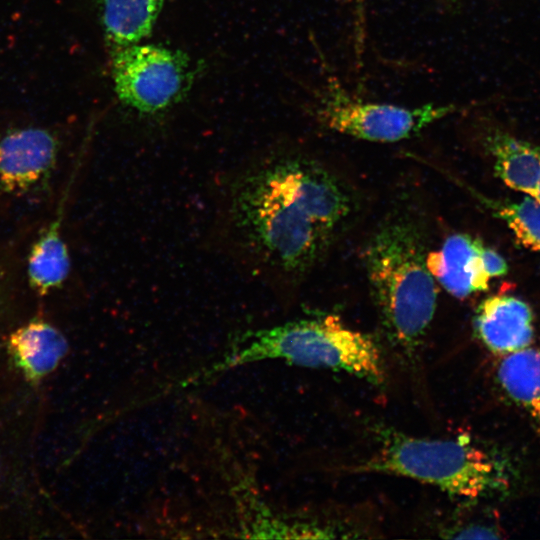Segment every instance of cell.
I'll use <instances>...</instances> for the list:
<instances>
[{"label": "cell", "mask_w": 540, "mask_h": 540, "mask_svg": "<svg viewBox=\"0 0 540 540\" xmlns=\"http://www.w3.org/2000/svg\"><path fill=\"white\" fill-rule=\"evenodd\" d=\"M342 186L296 154L254 156L222 185L216 228L248 272L294 278L308 270L350 212Z\"/></svg>", "instance_id": "6da1fadb"}, {"label": "cell", "mask_w": 540, "mask_h": 540, "mask_svg": "<svg viewBox=\"0 0 540 540\" xmlns=\"http://www.w3.org/2000/svg\"><path fill=\"white\" fill-rule=\"evenodd\" d=\"M532 198H534L536 201H538L540 203V174H539V177H538L536 190H535L534 196Z\"/></svg>", "instance_id": "e0dca14e"}, {"label": "cell", "mask_w": 540, "mask_h": 540, "mask_svg": "<svg viewBox=\"0 0 540 540\" xmlns=\"http://www.w3.org/2000/svg\"><path fill=\"white\" fill-rule=\"evenodd\" d=\"M454 104L406 107L356 97L335 77L312 89L308 109L325 128L356 139L393 143L416 136L457 111Z\"/></svg>", "instance_id": "5b68a950"}, {"label": "cell", "mask_w": 540, "mask_h": 540, "mask_svg": "<svg viewBox=\"0 0 540 540\" xmlns=\"http://www.w3.org/2000/svg\"><path fill=\"white\" fill-rule=\"evenodd\" d=\"M365 43V0H354V47L364 48Z\"/></svg>", "instance_id": "2e32d148"}, {"label": "cell", "mask_w": 540, "mask_h": 540, "mask_svg": "<svg viewBox=\"0 0 540 540\" xmlns=\"http://www.w3.org/2000/svg\"><path fill=\"white\" fill-rule=\"evenodd\" d=\"M59 213L34 243L27 263V275L32 289L47 294L62 284L70 272V257L61 231Z\"/></svg>", "instance_id": "4fadbf2b"}, {"label": "cell", "mask_w": 540, "mask_h": 540, "mask_svg": "<svg viewBox=\"0 0 540 540\" xmlns=\"http://www.w3.org/2000/svg\"><path fill=\"white\" fill-rule=\"evenodd\" d=\"M483 248L479 239L467 234H453L439 250L427 253V267L448 293L464 299L489 287L491 278L484 267Z\"/></svg>", "instance_id": "ba28073f"}, {"label": "cell", "mask_w": 540, "mask_h": 540, "mask_svg": "<svg viewBox=\"0 0 540 540\" xmlns=\"http://www.w3.org/2000/svg\"><path fill=\"white\" fill-rule=\"evenodd\" d=\"M518 241L540 255V203L530 196L518 201H499L477 195Z\"/></svg>", "instance_id": "9a60e30c"}, {"label": "cell", "mask_w": 540, "mask_h": 540, "mask_svg": "<svg viewBox=\"0 0 540 540\" xmlns=\"http://www.w3.org/2000/svg\"><path fill=\"white\" fill-rule=\"evenodd\" d=\"M416 223L395 217L382 224L365 251L368 280L383 325L407 352L422 342L437 304L436 281L426 263Z\"/></svg>", "instance_id": "7a4b0ae2"}, {"label": "cell", "mask_w": 540, "mask_h": 540, "mask_svg": "<svg viewBox=\"0 0 540 540\" xmlns=\"http://www.w3.org/2000/svg\"><path fill=\"white\" fill-rule=\"evenodd\" d=\"M163 4L164 0H102V24L111 49L148 37Z\"/></svg>", "instance_id": "7c38bea8"}, {"label": "cell", "mask_w": 540, "mask_h": 540, "mask_svg": "<svg viewBox=\"0 0 540 540\" xmlns=\"http://www.w3.org/2000/svg\"><path fill=\"white\" fill-rule=\"evenodd\" d=\"M486 147L497 177L510 189L533 197L540 174V149L500 131L486 137Z\"/></svg>", "instance_id": "8fae6325"}, {"label": "cell", "mask_w": 540, "mask_h": 540, "mask_svg": "<svg viewBox=\"0 0 540 540\" xmlns=\"http://www.w3.org/2000/svg\"><path fill=\"white\" fill-rule=\"evenodd\" d=\"M474 327L493 353L507 355L529 346L534 334L529 305L513 295H492L477 307Z\"/></svg>", "instance_id": "9c48e42d"}, {"label": "cell", "mask_w": 540, "mask_h": 540, "mask_svg": "<svg viewBox=\"0 0 540 540\" xmlns=\"http://www.w3.org/2000/svg\"><path fill=\"white\" fill-rule=\"evenodd\" d=\"M497 378L509 398L540 428V350L526 347L504 355Z\"/></svg>", "instance_id": "5bb4252c"}, {"label": "cell", "mask_w": 540, "mask_h": 540, "mask_svg": "<svg viewBox=\"0 0 540 540\" xmlns=\"http://www.w3.org/2000/svg\"><path fill=\"white\" fill-rule=\"evenodd\" d=\"M337 470L402 476L467 499L504 492L510 483L505 463L469 440L419 438L397 431L385 432L368 457Z\"/></svg>", "instance_id": "3957f363"}, {"label": "cell", "mask_w": 540, "mask_h": 540, "mask_svg": "<svg viewBox=\"0 0 540 540\" xmlns=\"http://www.w3.org/2000/svg\"><path fill=\"white\" fill-rule=\"evenodd\" d=\"M266 358L304 367L343 370L375 384L384 379L375 342L334 315L295 320L258 331L228 357L225 365Z\"/></svg>", "instance_id": "277c9868"}, {"label": "cell", "mask_w": 540, "mask_h": 540, "mask_svg": "<svg viewBox=\"0 0 540 540\" xmlns=\"http://www.w3.org/2000/svg\"><path fill=\"white\" fill-rule=\"evenodd\" d=\"M8 348L25 376L37 381L56 368L67 353L68 343L57 328L37 320L14 331Z\"/></svg>", "instance_id": "30bf717a"}, {"label": "cell", "mask_w": 540, "mask_h": 540, "mask_svg": "<svg viewBox=\"0 0 540 540\" xmlns=\"http://www.w3.org/2000/svg\"><path fill=\"white\" fill-rule=\"evenodd\" d=\"M59 145L40 127L9 129L0 134V188L26 193L42 185L53 172Z\"/></svg>", "instance_id": "52a82bcc"}, {"label": "cell", "mask_w": 540, "mask_h": 540, "mask_svg": "<svg viewBox=\"0 0 540 540\" xmlns=\"http://www.w3.org/2000/svg\"><path fill=\"white\" fill-rule=\"evenodd\" d=\"M111 74L118 99L143 116L159 115L180 102L195 75L185 53L141 42L111 49Z\"/></svg>", "instance_id": "8992f818"}]
</instances>
